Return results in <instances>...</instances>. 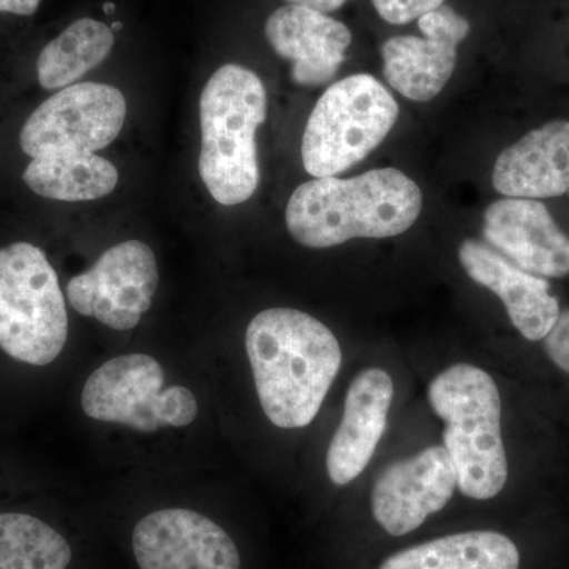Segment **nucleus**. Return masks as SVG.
<instances>
[{"mask_svg":"<svg viewBox=\"0 0 569 569\" xmlns=\"http://www.w3.org/2000/svg\"><path fill=\"white\" fill-rule=\"evenodd\" d=\"M246 350L269 421L280 429L309 426L342 366L335 332L309 313L277 307L250 321Z\"/></svg>","mask_w":569,"mask_h":569,"instance_id":"f257e3e1","label":"nucleus"},{"mask_svg":"<svg viewBox=\"0 0 569 569\" xmlns=\"http://www.w3.org/2000/svg\"><path fill=\"white\" fill-rule=\"evenodd\" d=\"M422 192L396 168H378L356 178H313L301 183L287 204V228L299 244L328 249L351 239L395 238L417 222Z\"/></svg>","mask_w":569,"mask_h":569,"instance_id":"f03ea898","label":"nucleus"},{"mask_svg":"<svg viewBox=\"0 0 569 569\" xmlns=\"http://www.w3.org/2000/svg\"><path fill=\"white\" fill-rule=\"evenodd\" d=\"M268 118V93L254 71L227 63L200 97V176L213 200L246 203L257 192L260 168L254 134Z\"/></svg>","mask_w":569,"mask_h":569,"instance_id":"7ed1b4c3","label":"nucleus"},{"mask_svg":"<svg viewBox=\"0 0 569 569\" xmlns=\"http://www.w3.org/2000/svg\"><path fill=\"white\" fill-rule=\"evenodd\" d=\"M430 407L445 422L443 447L456 468L458 488L473 500H489L508 481L501 438V399L481 367L456 365L433 378Z\"/></svg>","mask_w":569,"mask_h":569,"instance_id":"20e7f679","label":"nucleus"},{"mask_svg":"<svg viewBox=\"0 0 569 569\" xmlns=\"http://www.w3.org/2000/svg\"><path fill=\"white\" fill-rule=\"evenodd\" d=\"M67 337L66 299L43 250L29 242L0 249V348L41 367L59 358Z\"/></svg>","mask_w":569,"mask_h":569,"instance_id":"39448f33","label":"nucleus"},{"mask_svg":"<svg viewBox=\"0 0 569 569\" xmlns=\"http://www.w3.org/2000/svg\"><path fill=\"white\" fill-rule=\"evenodd\" d=\"M399 118L392 93L369 73L351 74L326 89L305 134L302 163L313 178L350 170L376 151Z\"/></svg>","mask_w":569,"mask_h":569,"instance_id":"423d86ee","label":"nucleus"},{"mask_svg":"<svg viewBox=\"0 0 569 569\" xmlns=\"http://www.w3.org/2000/svg\"><path fill=\"white\" fill-rule=\"evenodd\" d=\"M164 370L152 356L121 355L93 370L81 392V407L93 421L130 427L142 433L187 427L198 417L189 388L164 387Z\"/></svg>","mask_w":569,"mask_h":569,"instance_id":"0eeeda50","label":"nucleus"},{"mask_svg":"<svg viewBox=\"0 0 569 569\" xmlns=\"http://www.w3.org/2000/svg\"><path fill=\"white\" fill-rule=\"evenodd\" d=\"M127 102L114 86L77 82L40 104L20 134L31 159L54 152H96L121 133Z\"/></svg>","mask_w":569,"mask_h":569,"instance_id":"6e6552de","label":"nucleus"},{"mask_svg":"<svg viewBox=\"0 0 569 569\" xmlns=\"http://www.w3.org/2000/svg\"><path fill=\"white\" fill-rule=\"evenodd\" d=\"M159 284V266L151 247L123 241L111 247L88 271L67 284V298L78 313L114 331H130L151 309Z\"/></svg>","mask_w":569,"mask_h":569,"instance_id":"1a4fd4ad","label":"nucleus"},{"mask_svg":"<svg viewBox=\"0 0 569 569\" xmlns=\"http://www.w3.org/2000/svg\"><path fill=\"white\" fill-rule=\"evenodd\" d=\"M422 37L400 36L381 47L388 84L413 102H429L443 91L458 63V47L470 33V21L449 6L419 18Z\"/></svg>","mask_w":569,"mask_h":569,"instance_id":"9d476101","label":"nucleus"},{"mask_svg":"<svg viewBox=\"0 0 569 569\" xmlns=\"http://www.w3.org/2000/svg\"><path fill=\"white\" fill-rule=\"evenodd\" d=\"M134 560L140 569H241L233 538L193 509H157L134 526Z\"/></svg>","mask_w":569,"mask_h":569,"instance_id":"9b49d317","label":"nucleus"},{"mask_svg":"<svg viewBox=\"0 0 569 569\" xmlns=\"http://www.w3.org/2000/svg\"><path fill=\"white\" fill-rule=\"evenodd\" d=\"M456 488L458 477L447 449H422L378 477L372 490L373 518L392 537H402L447 507Z\"/></svg>","mask_w":569,"mask_h":569,"instance_id":"f8f14e48","label":"nucleus"},{"mask_svg":"<svg viewBox=\"0 0 569 569\" xmlns=\"http://www.w3.org/2000/svg\"><path fill=\"white\" fill-rule=\"evenodd\" d=\"M482 234L507 260L539 277L569 276V236L545 203L529 198H501L485 211Z\"/></svg>","mask_w":569,"mask_h":569,"instance_id":"ddd939ff","label":"nucleus"},{"mask_svg":"<svg viewBox=\"0 0 569 569\" xmlns=\"http://www.w3.org/2000/svg\"><path fill=\"white\" fill-rule=\"evenodd\" d=\"M264 36L280 58L293 62L291 80L306 88L328 84L336 77L353 39L343 22L291 3L269 14Z\"/></svg>","mask_w":569,"mask_h":569,"instance_id":"4468645a","label":"nucleus"},{"mask_svg":"<svg viewBox=\"0 0 569 569\" xmlns=\"http://www.w3.org/2000/svg\"><path fill=\"white\" fill-rule=\"evenodd\" d=\"M392 399L395 383L383 369L370 367L351 381L342 421L326 455V468L336 486L350 485L369 466L387 430Z\"/></svg>","mask_w":569,"mask_h":569,"instance_id":"2eb2a0df","label":"nucleus"},{"mask_svg":"<svg viewBox=\"0 0 569 569\" xmlns=\"http://www.w3.org/2000/svg\"><path fill=\"white\" fill-rule=\"evenodd\" d=\"M459 261L473 282L500 298L512 326L531 342L545 339L560 316L559 299L545 277L530 274L477 239L459 247Z\"/></svg>","mask_w":569,"mask_h":569,"instance_id":"dca6fc26","label":"nucleus"},{"mask_svg":"<svg viewBox=\"0 0 569 569\" xmlns=\"http://www.w3.org/2000/svg\"><path fill=\"white\" fill-rule=\"evenodd\" d=\"M493 189L507 198H556L569 192V121L531 130L498 156Z\"/></svg>","mask_w":569,"mask_h":569,"instance_id":"f3484780","label":"nucleus"},{"mask_svg":"<svg viewBox=\"0 0 569 569\" xmlns=\"http://www.w3.org/2000/svg\"><path fill=\"white\" fill-rule=\"evenodd\" d=\"M515 542L498 531L448 535L400 550L378 569H519Z\"/></svg>","mask_w":569,"mask_h":569,"instance_id":"a211bd4d","label":"nucleus"},{"mask_svg":"<svg viewBox=\"0 0 569 569\" xmlns=\"http://www.w3.org/2000/svg\"><path fill=\"white\" fill-rule=\"evenodd\" d=\"M22 179L40 197L58 201H92L116 189L114 164L96 152H54L37 157Z\"/></svg>","mask_w":569,"mask_h":569,"instance_id":"6ab92c4d","label":"nucleus"},{"mask_svg":"<svg viewBox=\"0 0 569 569\" xmlns=\"http://www.w3.org/2000/svg\"><path fill=\"white\" fill-rule=\"evenodd\" d=\"M114 47V32L103 22L82 18L51 40L37 61V77L47 91H61L77 84L96 69Z\"/></svg>","mask_w":569,"mask_h":569,"instance_id":"aec40b11","label":"nucleus"},{"mask_svg":"<svg viewBox=\"0 0 569 569\" xmlns=\"http://www.w3.org/2000/svg\"><path fill=\"white\" fill-rule=\"evenodd\" d=\"M70 542L47 522L22 512L0 515V569H67Z\"/></svg>","mask_w":569,"mask_h":569,"instance_id":"412c9836","label":"nucleus"},{"mask_svg":"<svg viewBox=\"0 0 569 569\" xmlns=\"http://www.w3.org/2000/svg\"><path fill=\"white\" fill-rule=\"evenodd\" d=\"M447 0H372L377 13L389 24L402 26L440 9Z\"/></svg>","mask_w":569,"mask_h":569,"instance_id":"4be33fe9","label":"nucleus"},{"mask_svg":"<svg viewBox=\"0 0 569 569\" xmlns=\"http://www.w3.org/2000/svg\"><path fill=\"white\" fill-rule=\"evenodd\" d=\"M542 340L550 361L569 376V309L560 312L556 325Z\"/></svg>","mask_w":569,"mask_h":569,"instance_id":"5701e85b","label":"nucleus"},{"mask_svg":"<svg viewBox=\"0 0 569 569\" xmlns=\"http://www.w3.org/2000/svg\"><path fill=\"white\" fill-rule=\"evenodd\" d=\"M41 0H0V13L31 17L39 9Z\"/></svg>","mask_w":569,"mask_h":569,"instance_id":"b1692460","label":"nucleus"},{"mask_svg":"<svg viewBox=\"0 0 569 569\" xmlns=\"http://www.w3.org/2000/svg\"><path fill=\"white\" fill-rule=\"evenodd\" d=\"M291 6L307 7V9H313L329 13V11L339 10L340 7L346 6L347 0H287Z\"/></svg>","mask_w":569,"mask_h":569,"instance_id":"393cba45","label":"nucleus"},{"mask_svg":"<svg viewBox=\"0 0 569 569\" xmlns=\"http://www.w3.org/2000/svg\"><path fill=\"white\" fill-rule=\"evenodd\" d=\"M103 9L107 14L114 13V3H104Z\"/></svg>","mask_w":569,"mask_h":569,"instance_id":"a878e982","label":"nucleus"},{"mask_svg":"<svg viewBox=\"0 0 569 569\" xmlns=\"http://www.w3.org/2000/svg\"><path fill=\"white\" fill-rule=\"evenodd\" d=\"M121 29H122L121 22H114V24H112L111 31L112 32L121 31Z\"/></svg>","mask_w":569,"mask_h":569,"instance_id":"bb28decb","label":"nucleus"},{"mask_svg":"<svg viewBox=\"0 0 569 569\" xmlns=\"http://www.w3.org/2000/svg\"><path fill=\"white\" fill-rule=\"evenodd\" d=\"M567 194H569V192Z\"/></svg>","mask_w":569,"mask_h":569,"instance_id":"cd10ccee","label":"nucleus"}]
</instances>
